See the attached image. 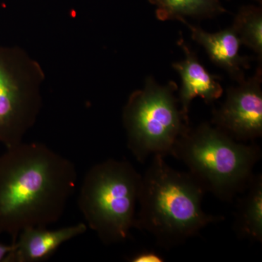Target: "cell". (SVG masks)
Returning <instances> with one entry per match:
<instances>
[{
    "instance_id": "1",
    "label": "cell",
    "mask_w": 262,
    "mask_h": 262,
    "mask_svg": "<svg viewBox=\"0 0 262 262\" xmlns=\"http://www.w3.org/2000/svg\"><path fill=\"white\" fill-rule=\"evenodd\" d=\"M73 162L42 143L22 142L0 155V234L15 242L28 227L61 220L77 186Z\"/></svg>"
},
{
    "instance_id": "2",
    "label": "cell",
    "mask_w": 262,
    "mask_h": 262,
    "mask_svg": "<svg viewBox=\"0 0 262 262\" xmlns=\"http://www.w3.org/2000/svg\"><path fill=\"white\" fill-rule=\"evenodd\" d=\"M157 155L141 176L139 210L134 227L146 231L160 246L172 248L195 236L223 217L202 208L206 190L189 173L172 168Z\"/></svg>"
},
{
    "instance_id": "3",
    "label": "cell",
    "mask_w": 262,
    "mask_h": 262,
    "mask_svg": "<svg viewBox=\"0 0 262 262\" xmlns=\"http://www.w3.org/2000/svg\"><path fill=\"white\" fill-rule=\"evenodd\" d=\"M171 156L187 165L206 192L229 201L247 187L261 151L256 144L234 140L204 122L179 138Z\"/></svg>"
},
{
    "instance_id": "4",
    "label": "cell",
    "mask_w": 262,
    "mask_h": 262,
    "mask_svg": "<svg viewBox=\"0 0 262 262\" xmlns=\"http://www.w3.org/2000/svg\"><path fill=\"white\" fill-rule=\"evenodd\" d=\"M141 176L126 160L108 159L89 169L78 206L86 225L103 244L123 242L135 225Z\"/></svg>"
},
{
    "instance_id": "5",
    "label": "cell",
    "mask_w": 262,
    "mask_h": 262,
    "mask_svg": "<svg viewBox=\"0 0 262 262\" xmlns=\"http://www.w3.org/2000/svg\"><path fill=\"white\" fill-rule=\"evenodd\" d=\"M173 81L160 84L146 79L144 89L130 95L123 110L127 146L136 160L144 163L149 155H171L179 138L189 127L184 120Z\"/></svg>"
},
{
    "instance_id": "6",
    "label": "cell",
    "mask_w": 262,
    "mask_h": 262,
    "mask_svg": "<svg viewBox=\"0 0 262 262\" xmlns=\"http://www.w3.org/2000/svg\"><path fill=\"white\" fill-rule=\"evenodd\" d=\"M40 65L19 48H0V144L18 145L42 106Z\"/></svg>"
},
{
    "instance_id": "7",
    "label": "cell",
    "mask_w": 262,
    "mask_h": 262,
    "mask_svg": "<svg viewBox=\"0 0 262 262\" xmlns=\"http://www.w3.org/2000/svg\"><path fill=\"white\" fill-rule=\"evenodd\" d=\"M261 83L260 65L253 77L227 89L225 103L212 113V125L236 141H253L261 137Z\"/></svg>"
},
{
    "instance_id": "8",
    "label": "cell",
    "mask_w": 262,
    "mask_h": 262,
    "mask_svg": "<svg viewBox=\"0 0 262 262\" xmlns=\"http://www.w3.org/2000/svg\"><path fill=\"white\" fill-rule=\"evenodd\" d=\"M178 44L185 53V58L172 64L180 75L182 86L179 95L180 111L184 120L189 124V107L192 100L201 97L209 104L223 94V88L218 82L220 77L211 75L200 63L195 52L181 39Z\"/></svg>"
},
{
    "instance_id": "9",
    "label": "cell",
    "mask_w": 262,
    "mask_h": 262,
    "mask_svg": "<svg viewBox=\"0 0 262 262\" xmlns=\"http://www.w3.org/2000/svg\"><path fill=\"white\" fill-rule=\"evenodd\" d=\"M88 228L86 224L81 222L53 230L48 227L24 229L13 243L14 249L8 255L5 262L47 261L62 245L85 233Z\"/></svg>"
},
{
    "instance_id": "10",
    "label": "cell",
    "mask_w": 262,
    "mask_h": 262,
    "mask_svg": "<svg viewBox=\"0 0 262 262\" xmlns=\"http://www.w3.org/2000/svg\"><path fill=\"white\" fill-rule=\"evenodd\" d=\"M179 21L189 29L193 40L206 50L214 64L225 70L231 78L238 83L245 80V70L250 67V58L239 55L241 41L232 27L220 32L209 33L188 23L186 19H180Z\"/></svg>"
},
{
    "instance_id": "11",
    "label": "cell",
    "mask_w": 262,
    "mask_h": 262,
    "mask_svg": "<svg viewBox=\"0 0 262 262\" xmlns=\"http://www.w3.org/2000/svg\"><path fill=\"white\" fill-rule=\"evenodd\" d=\"M239 201L234 229L241 239L262 242V177L253 175Z\"/></svg>"
},
{
    "instance_id": "12",
    "label": "cell",
    "mask_w": 262,
    "mask_h": 262,
    "mask_svg": "<svg viewBox=\"0 0 262 262\" xmlns=\"http://www.w3.org/2000/svg\"><path fill=\"white\" fill-rule=\"evenodd\" d=\"M156 7V15L161 21L186 19L212 18L226 13L220 0H149Z\"/></svg>"
},
{
    "instance_id": "13",
    "label": "cell",
    "mask_w": 262,
    "mask_h": 262,
    "mask_svg": "<svg viewBox=\"0 0 262 262\" xmlns=\"http://www.w3.org/2000/svg\"><path fill=\"white\" fill-rule=\"evenodd\" d=\"M241 45L254 51L262 60V10L261 7L245 5L239 8L232 26Z\"/></svg>"
},
{
    "instance_id": "14",
    "label": "cell",
    "mask_w": 262,
    "mask_h": 262,
    "mask_svg": "<svg viewBox=\"0 0 262 262\" xmlns=\"http://www.w3.org/2000/svg\"><path fill=\"white\" fill-rule=\"evenodd\" d=\"M127 261L130 262H163V256L152 250H143L133 254Z\"/></svg>"
},
{
    "instance_id": "15",
    "label": "cell",
    "mask_w": 262,
    "mask_h": 262,
    "mask_svg": "<svg viewBox=\"0 0 262 262\" xmlns=\"http://www.w3.org/2000/svg\"><path fill=\"white\" fill-rule=\"evenodd\" d=\"M14 249V244L5 245L0 243V262H5L8 255Z\"/></svg>"
},
{
    "instance_id": "16",
    "label": "cell",
    "mask_w": 262,
    "mask_h": 262,
    "mask_svg": "<svg viewBox=\"0 0 262 262\" xmlns=\"http://www.w3.org/2000/svg\"><path fill=\"white\" fill-rule=\"evenodd\" d=\"M254 1L257 2V3H260V4H261L262 0H254Z\"/></svg>"
}]
</instances>
